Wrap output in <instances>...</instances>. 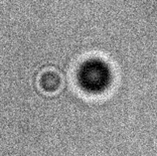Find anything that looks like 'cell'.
Masks as SVG:
<instances>
[{
    "label": "cell",
    "instance_id": "6da1fadb",
    "mask_svg": "<svg viewBox=\"0 0 157 156\" xmlns=\"http://www.w3.org/2000/svg\"><path fill=\"white\" fill-rule=\"evenodd\" d=\"M65 79L62 73L55 67L42 69L37 77L38 89L45 94H56L62 91Z\"/></svg>",
    "mask_w": 157,
    "mask_h": 156
}]
</instances>
